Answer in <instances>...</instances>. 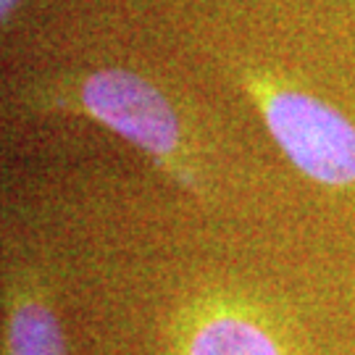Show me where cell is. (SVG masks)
<instances>
[{"label":"cell","mask_w":355,"mask_h":355,"mask_svg":"<svg viewBox=\"0 0 355 355\" xmlns=\"http://www.w3.org/2000/svg\"><path fill=\"white\" fill-rule=\"evenodd\" d=\"M29 108L79 114L116 132L140 148L155 168L192 195L203 192L198 164L177 108L145 76L127 69H95L82 76H64L24 89Z\"/></svg>","instance_id":"obj_1"},{"label":"cell","mask_w":355,"mask_h":355,"mask_svg":"<svg viewBox=\"0 0 355 355\" xmlns=\"http://www.w3.org/2000/svg\"><path fill=\"white\" fill-rule=\"evenodd\" d=\"M250 95L271 137L292 166L329 187L355 182V124L329 103L308 92L282 87L268 79H250Z\"/></svg>","instance_id":"obj_2"},{"label":"cell","mask_w":355,"mask_h":355,"mask_svg":"<svg viewBox=\"0 0 355 355\" xmlns=\"http://www.w3.org/2000/svg\"><path fill=\"white\" fill-rule=\"evenodd\" d=\"M177 355H290L271 321L248 303H203L184 324Z\"/></svg>","instance_id":"obj_3"},{"label":"cell","mask_w":355,"mask_h":355,"mask_svg":"<svg viewBox=\"0 0 355 355\" xmlns=\"http://www.w3.org/2000/svg\"><path fill=\"white\" fill-rule=\"evenodd\" d=\"M3 355H66L58 313L32 277L6 284Z\"/></svg>","instance_id":"obj_4"},{"label":"cell","mask_w":355,"mask_h":355,"mask_svg":"<svg viewBox=\"0 0 355 355\" xmlns=\"http://www.w3.org/2000/svg\"><path fill=\"white\" fill-rule=\"evenodd\" d=\"M19 6H21V0H0V21H3L6 29L11 24L13 13L19 11Z\"/></svg>","instance_id":"obj_5"}]
</instances>
